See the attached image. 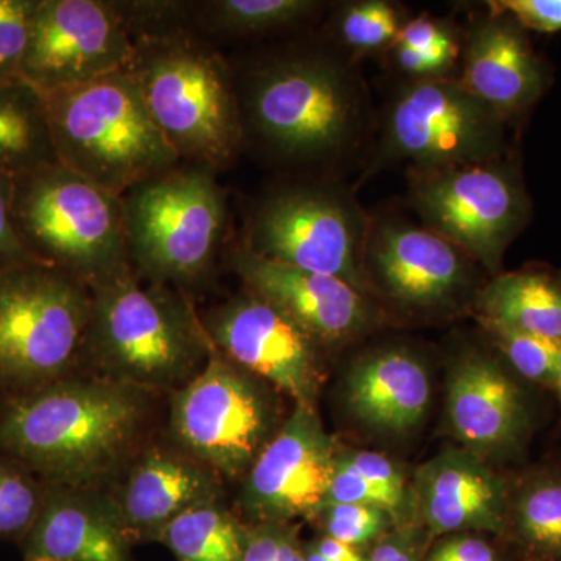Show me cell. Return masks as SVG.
Masks as SVG:
<instances>
[{
    "label": "cell",
    "mask_w": 561,
    "mask_h": 561,
    "mask_svg": "<svg viewBox=\"0 0 561 561\" xmlns=\"http://www.w3.org/2000/svg\"><path fill=\"white\" fill-rule=\"evenodd\" d=\"M260 381L214 346L201 373L172 391L171 427L180 448L220 478L249 472L272 440L275 420Z\"/></svg>",
    "instance_id": "cell-10"
},
{
    "label": "cell",
    "mask_w": 561,
    "mask_h": 561,
    "mask_svg": "<svg viewBox=\"0 0 561 561\" xmlns=\"http://www.w3.org/2000/svg\"><path fill=\"white\" fill-rule=\"evenodd\" d=\"M151 283V280H150ZM87 350L103 378L146 391H175L201 373L214 345L186 298L144 286L128 271L92 287Z\"/></svg>",
    "instance_id": "cell-3"
},
{
    "label": "cell",
    "mask_w": 561,
    "mask_h": 561,
    "mask_svg": "<svg viewBox=\"0 0 561 561\" xmlns=\"http://www.w3.org/2000/svg\"><path fill=\"white\" fill-rule=\"evenodd\" d=\"M556 389L559 390L560 393V400H561V360H560V370H559V378H557V386Z\"/></svg>",
    "instance_id": "cell-43"
},
{
    "label": "cell",
    "mask_w": 561,
    "mask_h": 561,
    "mask_svg": "<svg viewBox=\"0 0 561 561\" xmlns=\"http://www.w3.org/2000/svg\"><path fill=\"white\" fill-rule=\"evenodd\" d=\"M394 44L412 50L440 55L453 61L459 58V44L454 38V33L442 22L426 16L404 22Z\"/></svg>",
    "instance_id": "cell-37"
},
{
    "label": "cell",
    "mask_w": 561,
    "mask_h": 561,
    "mask_svg": "<svg viewBox=\"0 0 561 561\" xmlns=\"http://www.w3.org/2000/svg\"><path fill=\"white\" fill-rule=\"evenodd\" d=\"M243 144L287 164L339 157L367 124V94L356 73L324 50H287L236 77Z\"/></svg>",
    "instance_id": "cell-2"
},
{
    "label": "cell",
    "mask_w": 561,
    "mask_h": 561,
    "mask_svg": "<svg viewBox=\"0 0 561 561\" xmlns=\"http://www.w3.org/2000/svg\"><path fill=\"white\" fill-rule=\"evenodd\" d=\"M309 545L330 561H367V553L362 552L360 548L345 545V542L334 540L328 535H321L320 538L309 542Z\"/></svg>",
    "instance_id": "cell-42"
},
{
    "label": "cell",
    "mask_w": 561,
    "mask_h": 561,
    "mask_svg": "<svg viewBox=\"0 0 561 561\" xmlns=\"http://www.w3.org/2000/svg\"><path fill=\"white\" fill-rule=\"evenodd\" d=\"M504 122L459 80H416L390 103L383 147L413 171L496 161L504 151Z\"/></svg>",
    "instance_id": "cell-11"
},
{
    "label": "cell",
    "mask_w": 561,
    "mask_h": 561,
    "mask_svg": "<svg viewBox=\"0 0 561 561\" xmlns=\"http://www.w3.org/2000/svg\"><path fill=\"white\" fill-rule=\"evenodd\" d=\"M247 526L219 501L198 505L173 519L161 531L176 561H242Z\"/></svg>",
    "instance_id": "cell-27"
},
{
    "label": "cell",
    "mask_w": 561,
    "mask_h": 561,
    "mask_svg": "<svg viewBox=\"0 0 561 561\" xmlns=\"http://www.w3.org/2000/svg\"><path fill=\"white\" fill-rule=\"evenodd\" d=\"M482 319L561 343V283L549 273L522 271L491 280L479 297Z\"/></svg>",
    "instance_id": "cell-24"
},
{
    "label": "cell",
    "mask_w": 561,
    "mask_h": 561,
    "mask_svg": "<svg viewBox=\"0 0 561 561\" xmlns=\"http://www.w3.org/2000/svg\"><path fill=\"white\" fill-rule=\"evenodd\" d=\"M146 391L103 378L58 379L0 400V454L51 485L90 489L131 451Z\"/></svg>",
    "instance_id": "cell-1"
},
{
    "label": "cell",
    "mask_w": 561,
    "mask_h": 561,
    "mask_svg": "<svg viewBox=\"0 0 561 561\" xmlns=\"http://www.w3.org/2000/svg\"><path fill=\"white\" fill-rule=\"evenodd\" d=\"M421 512L434 534L508 527L507 486L500 476L467 453H446L423 468L419 478Z\"/></svg>",
    "instance_id": "cell-22"
},
{
    "label": "cell",
    "mask_w": 561,
    "mask_h": 561,
    "mask_svg": "<svg viewBox=\"0 0 561 561\" xmlns=\"http://www.w3.org/2000/svg\"><path fill=\"white\" fill-rule=\"evenodd\" d=\"M426 561H500L490 542L471 535H456L435 546Z\"/></svg>",
    "instance_id": "cell-40"
},
{
    "label": "cell",
    "mask_w": 561,
    "mask_h": 561,
    "mask_svg": "<svg viewBox=\"0 0 561 561\" xmlns=\"http://www.w3.org/2000/svg\"><path fill=\"white\" fill-rule=\"evenodd\" d=\"M209 341L243 370L313 408L319 389V356L311 335L271 302L249 294L202 317Z\"/></svg>",
    "instance_id": "cell-14"
},
{
    "label": "cell",
    "mask_w": 561,
    "mask_h": 561,
    "mask_svg": "<svg viewBox=\"0 0 561 561\" xmlns=\"http://www.w3.org/2000/svg\"><path fill=\"white\" fill-rule=\"evenodd\" d=\"M127 69L181 162L214 171L234 160L243 146L238 95L209 43L190 33L136 39Z\"/></svg>",
    "instance_id": "cell-4"
},
{
    "label": "cell",
    "mask_w": 561,
    "mask_h": 561,
    "mask_svg": "<svg viewBox=\"0 0 561 561\" xmlns=\"http://www.w3.org/2000/svg\"><path fill=\"white\" fill-rule=\"evenodd\" d=\"M337 454L313 408L297 405L247 472L242 507L251 524L317 518Z\"/></svg>",
    "instance_id": "cell-15"
},
{
    "label": "cell",
    "mask_w": 561,
    "mask_h": 561,
    "mask_svg": "<svg viewBox=\"0 0 561 561\" xmlns=\"http://www.w3.org/2000/svg\"><path fill=\"white\" fill-rule=\"evenodd\" d=\"M367 561H420V542L411 531L387 535L367 553Z\"/></svg>",
    "instance_id": "cell-41"
},
{
    "label": "cell",
    "mask_w": 561,
    "mask_h": 561,
    "mask_svg": "<svg viewBox=\"0 0 561 561\" xmlns=\"http://www.w3.org/2000/svg\"><path fill=\"white\" fill-rule=\"evenodd\" d=\"M471 257L448 239L408 221H382L368 230L364 267L393 300L434 308L467 284Z\"/></svg>",
    "instance_id": "cell-17"
},
{
    "label": "cell",
    "mask_w": 561,
    "mask_h": 561,
    "mask_svg": "<svg viewBox=\"0 0 561 561\" xmlns=\"http://www.w3.org/2000/svg\"><path fill=\"white\" fill-rule=\"evenodd\" d=\"M531 561H561V476L531 479L516 494L508 524Z\"/></svg>",
    "instance_id": "cell-28"
},
{
    "label": "cell",
    "mask_w": 561,
    "mask_h": 561,
    "mask_svg": "<svg viewBox=\"0 0 561 561\" xmlns=\"http://www.w3.org/2000/svg\"><path fill=\"white\" fill-rule=\"evenodd\" d=\"M90 287L38 261L0 268V394L66 378L87 350Z\"/></svg>",
    "instance_id": "cell-7"
},
{
    "label": "cell",
    "mask_w": 561,
    "mask_h": 561,
    "mask_svg": "<svg viewBox=\"0 0 561 561\" xmlns=\"http://www.w3.org/2000/svg\"><path fill=\"white\" fill-rule=\"evenodd\" d=\"M404 21L400 10L383 0L346 5L337 18L339 39L350 49L371 51L393 46Z\"/></svg>",
    "instance_id": "cell-31"
},
{
    "label": "cell",
    "mask_w": 561,
    "mask_h": 561,
    "mask_svg": "<svg viewBox=\"0 0 561 561\" xmlns=\"http://www.w3.org/2000/svg\"><path fill=\"white\" fill-rule=\"evenodd\" d=\"M323 7L313 0H206L187 2L186 31L208 43L287 31Z\"/></svg>",
    "instance_id": "cell-25"
},
{
    "label": "cell",
    "mask_w": 561,
    "mask_h": 561,
    "mask_svg": "<svg viewBox=\"0 0 561 561\" xmlns=\"http://www.w3.org/2000/svg\"><path fill=\"white\" fill-rule=\"evenodd\" d=\"M486 330L518 375L540 386L556 387L561 360V343L483 320Z\"/></svg>",
    "instance_id": "cell-30"
},
{
    "label": "cell",
    "mask_w": 561,
    "mask_h": 561,
    "mask_svg": "<svg viewBox=\"0 0 561 561\" xmlns=\"http://www.w3.org/2000/svg\"><path fill=\"white\" fill-rule=\"evenodd\" d=\"M232 267L251 294L286 313L313 341L342 342L367 327V301L346 280L265 260L243 247L232 254Z\"/></svg>",
    "instance_id": "cell-16"
},
{
    "label": "cell",
    "mask_w": 561,
    "mask_h": 561,
    "mask_svg": "<svg viewBox=\"0 0 561 561\" xmlns=\"http://www.w3.org/2000/svg\"><path fill=\"white\" fill-rule=\"evenodd\" d=\"M46 482L0 454V540L21 542L43 507Z\"/></svg>",
    "instance_id": "cell-29"
},
{
    "label": "cell",
    "mask_w": 561,
    "mask_h": 561,
    "mask_svg": "<svg viewBox=\"0 0 561 561\" xmlns=\"http://www.w3.org/2000/svg\"><path fill=\"white\" fill-rule=\"evenodd\" d=\"M346 394L351 409L364 423L379 430L408 431L430 405V376L408 351L383 350L353 368Z\"/></svg>",
    "instance_id": "cell-23"
},
{
    "label": "cell",
    "mask_w": 561,
    "mask_h": 561,
    "mask_svg": "<svg viewBox=\"0 0 561 561\" xmlns=\"http://www.w3.org/2000/svg\"><path fill=\"white\" fill-rule=\"evenodd\" d=\"M242 561H306L305 545L290 523L250 524Z\"/></svg>",
    "instance_id": "cell-34"
},
{
    "label": "cell",
    "mask_w": 561,
    "mask_h": 561,
    "mask_svg": "<svg viewBox=\"0 0 561 561\" xmlns=\"http://www.w3.org/2000/svg\"><path fill=\"white\" fill-rule=\"evenodd\" d=\"M461 87L507 121L537 102L546 70L523 28L504 16H490L472 31L465 50Z\"/></svg>",
    "instance_id": "cell-21"
},
{
    "label": "cell",
    "mask_w": 561,
    "mask_h": 561,
    "mask_svg": "<svg viewBox=\"0 0 561 561\" xmlns=\"http://www.w3.org/2000/svg\"><path fill=\"white\" fill-rule=\"evenodd\" d=\"M404 500L405 496L375 485L357 472L335 461V471L330 490H328L324 507L332 504L367 505V507L379 508V511L394 516L401 511Z\"/></svg>",
    "instance_id": "cell-35"
},
{
    "label": "cell",
    "mask_w": 561,
    "mask_h": 561,
    "mask_svg": "<svg viewBox=\"0 0 561 561\" xmlns=\"http://www.w3.org/2000/svg\"><path fill=\"white\" fill-rule=\"evenodd\" d=\"M491 16L508 18L522 28L540 33L561 31V0H496Z\"/></svg>",
    "instance_id": "cell-36"
},
{
    "label": "cell",
    "mask_w": 561,
    "mask_h": 561,
    "mask_svg": "<svg viewBox=\"0 0 561 561\" xmlns=\"http://www.w3.org/2000/svg\"><path fill=\"white\" fill-rule=\"evenodd\" d=\"M13 220L33 260L90 289L133 271L119 195L60 162L14 175Z\"/></svg>",
    "instance_id": "cell-6"
},
{
    "label": "cell",
    "mask_w": 561,
    "mask_h": 561,
    "mask_svg": "<svg viewBox=\"0 0 561 561\" xmlns=\"http://www.w3.org/2000/svg\"><path fill=\"white\" fill-rule=\"evenodd\" d=\"M39 0H0V83L24 80L33 18Z\"/></svg>",
    "instance_id": "cell-32"
},
{
    "label": "cell",
    "mask_w": 561,
    "mask_h": 561,
    "mask_svg": "<svg viewBox=\"0 0 561 561\" xmlns=\"http://www.w3.org/2000/svg\"><path fill=\"white\" fill-rule=\"evenodd\" d=\"M14 176L0 171V268L35 261L22 245L13 220Z\"/></svg>",
    "instance_id": "cell-38"
},
{
    "label": "cell",
    "mask_w": 561,
    "mask_h": 561,
    "mask_svg": "<svg viewBox=\"0 0 561 561\" xmlns=\"http://www.w3.org/2000/svg\"><path fill=\"white\" fill-rule=\"evenodd\" d=\"M412 201L424 227L496 272L527 219L526 194L500 160L413 171Z\"/></svg>",
    "instance_id": "cell-12"
},
{
    "label": "cell",
    "mask_w": 561,
    "mask_h": 561,
    "mask_svg": "<svg viewBox=\"0 0 561 561\" xmlns=\"http://www.w3.org/2000/svg\"><path fill=\"white\" fill-rule=\"evenodd\" d=\"M220 476L184 449L154 446L133 467L116 500L117 515L136 542L158 541L184 512L219 501Z\"/></svg>",
    "instance_id": "cell-18"
},
{
    "label": "cell",
    "mask_w": 561,
    "mask_h": 561,
    "mask_svg": "<svg viewBox=\"0 0 561 561\" xmlns=\"http://www.w3.org/2000/svg\"><path fill=\"white\" fill-rule=\"evenodd\" d=\"M370 225L350 195L317 184L273 191L254 208L243 249L362 289Z\"/></svg>",
    "instance_id": "cell-9"
},
{
    "label": "cell",
    "mask_w": 561,
    "mask_h": 561,
    "mask_svg": "<svg viewBox=\"0 0 561 561\" xmlns=\"http://www.w3.org/2000/svg\"><path fill=\"white\" fill-rule=\"evenodd\" d=\"M131 548L113 500L51 483L21 542L22 561H133Z\"/></svg>",
    "instance_id": "cell-19"
},
{
    "label": "cell",
    "mask_w": 561,
    "mask_h": 561,
    "mask_svg": "<svg viewBox=\"0 0 561 561\" xmlns=\"http://www.w3.org/2000/svg\"><path fill=\"white\" fill-rule=\"evenodd\" d=\"M339 463L350 468L362 478L391 491V493L405 496V482L400 470L387 457L378 453L357 451L337 456Z\"/></svg>",
    "instance_id": "cell-39"
},
{
    "label": "cell",
    "mask_w": 561,
    "mask_h": 561,
    "mask_svg": "<svg viewBox=\"0 0 561 561\" xmlns=\"http://www.w3.org/2000/svg\"><path fill=\"white\" fill-rule=\"evenodd\" d=\"M448 415L457 437L479 453L518 448L529 426L523 390L496 362L481 354L454 367Z\"/></svg>",
    "instance_id": "cell-20"
},
{
    "label": "cell",
    "mask_w": 561,
    "mask_h": 561,
    "mask_svg": "<svg viewBox=\"0 0 561 561\" xmlns=\"http://www.w3.org/2000/svg\"><path fill=\"white\" fill-rule=\"evenodd\" d=\"M323 518L324 534L345 545L362 548L386 530L390 515L379 508L357 504H332L317 518Z\"/></svg>",
    "instance_id": "cell-33"
},
{
    "label": "cell",
    "mask_w": 561,
    "mask_h": 561,
    "mask_svg": "<svg viewBox=\"0 0 561 561\" xmlns=\"http://www.w3.org/2000/svg\"><path fill=\"white\" fill-rule=\"evenodd\" d=\"M60 164L122 195L180 164L128 69L41 92Z\"/></svg>",
    "instance_id": "cell-5"
},
{
    "label": "cell",
    "mask_w": 561,
    "mask_h": 561,
    "mask_svg": "<svg viewBox=\"0 0 561 561\" xmlns=\"http://www.w3.org/2000/svg\"><path fill=\"white\" fill-rule=\"evenodd\" d=\"M54 162L43 94L27 81L0 83V171L14 176Z\"/></svg>",
    "instance_id": "cell-26"
},
{
    "label": "cell",
    "mask_w": 561,
    "mask_h": 561,
    "mask_svg": "<svg viewBox=\"0 0 561 561\" xmlns=\"http://www.w3.org/2000/svg\"><path fill=\"white\" fill-rule=\"evenodd\" d=\"M133 268L160 284H187L209 271L227 225L213 171L180 162L121 197Z\"/></svg>",
    "instance_id": "cell-8"
},
{
    "label": "cell",
    "mask_w": 561,
    "mask_h": 561,
    "mask_svg": "<svg viewBox=\"0 0 561 561\" xmlns=\"http://www.w3.org/2000/svg\"><path fill=\"white\" fill-rule=\"evenodd\" d=\"M135 54L113 2L39 0L24 80L39 92L62 90L127 69Z\"/></svg>",
    "instance_id": "cell-13"
}]
</instances>
